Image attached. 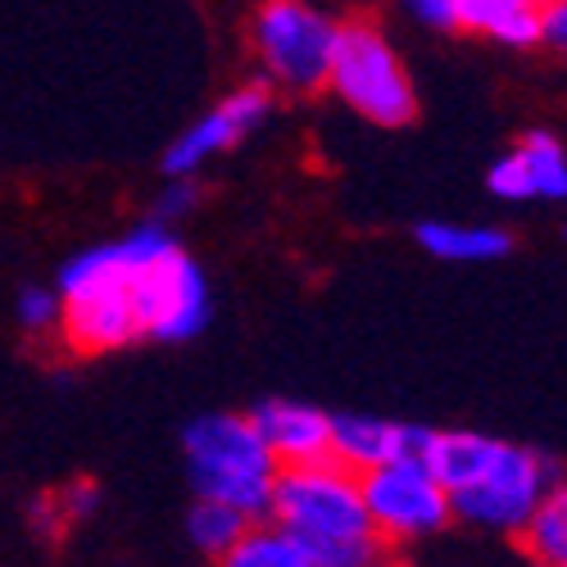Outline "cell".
Listing matches in <instances>:
<instances>
[{
    "label": "cell",
    "instance_id": "cell-1",
    "mask_svg": "<svg viewBox=\"0 0 567 567\" xmlns=\"http://www.w3.org/2000/svg\"><path fill=\"white\" fill-rule=\"evenodd\" d=\"M141 259V227L123 241L91 246L60 268V337L78 354H110L141 337L132 277Z\"/></svg>",
    "mask_w": 567,
    "mask_h": 567
},
{
    "label": "cell",
    "instance_id": "cell-2",
    "mask_svg": "<svg viewBox=\"0 0 567 567\" xmlns=\"http://www.w3.org/2000/svg\"><path fill=\"white\" fill-rule=\"evenodd\" d=\"M182 458L196 499H218L246 513L250 523L268 517L272 482L281 463L264 445L250 413H200L182 427Z\"/></svg>",
    "mask_w": 567,
    "mask_h": 567
},
{
    "label": "cell",
    "instance_id": "cell-3",
    "mask_svg": "<svg viewBox=\"0 0 567 567\" xmlns=\"http://www.w3.org/2000/svg\"><path fill=\"white\" fill-rule=\"evenodd\" d=\"M132 300H136L141 337L164 341V346L200 337L214 313L200 264L173 241V231L164 223H141V259L132 277Z\"/></svg>",
    "mask_w": 567,
    "mask_h": 567
},
{
    "label": "cell",
    "instance_id": "cell-4",
    "mask_svg": "<svg viewBox=\"0 0 567 567\" xmlns=\"http://www.w3.org/2000/svg\"><path fill=\"white\" fill-rule=\"evenodd\" d=\"M327 86L368 123L377 127H404L417 118V91L413 78L391 45V37L372 19H350L337 32V55Z\"/></svg>",
    "mask_w": 567,
    "mask_h": 567
},
{
    "label": "cell",
    "instance_id": "cell-5",
    "mask_svg": "<svg viewBox=\"0 0 567 567\" xmlns=\"http://www.w3.org/2000/svg\"><path fill=\"white\" fill-rule=\"evenodd\" d=\"M337 32L341 23L313 10L309 0H264L250 19V45L264 69V82L277 91H291V96L327 91Z\"/></svg>",
    "mask_w": 567,
    "mask_h": 567
},
{
    "label": "cell",
    "instance_id": "cell-6",
    "mask_svg": "<svg viewBox=\"0 0 567 567\" xmlns=\"http://www.w3.org/2000/svg\"><path fill=\"white\" fill-rule=\"evenodd\" d=\"M558 482V463L527 450V445H499L495 463L482 472L472 486L454 491V517L477 532H495V536H517L527 527V517L536 513V504L549 495V486Z\"/></svg>",
    "mask_w": 567,
    "mask_h": 567
},
{
    "label": "cell",
    "instance_id": "cell-7",
    "mask_svg": "<svg viewBox=\"0 0 567 567\" xmlns=\"http://www.w3.org/2000/svg\"><path fill=\"white\" fill-rule=\"evenodd\" d=\"M363 499H368V517H372L377 536L391 549L427 540L454 523L450 491L436 482V472L413 454L363 472Z\"/></svg>",
    "mask_w": 567,
    "mask_h": 567
},
{
    "label": "cell",
    "instance_id": "cell-8",
    "mask_svg": "<svg viewBox=\"0 0 567 567\" xmlns=\"http://www.w3.org/2000/svg\"><path fill=\"white\" fill-rule=\"evenodd\" d=\"M268 110H272L268 86H241V91H231V96H223L218 105H209V110L164 151V173H168V177H192V173H200L209 159L227 155L231 146H241L250 132H259L264 118H268Z\"/></svg>",
    "mask_w": 567,
    "mask_h": 567
},
{
    "label": "cell",
    "instance_id": "cell-9",
    "mask_svg": "<svg viewBox=\"0 0 567 567\" xmlns=\"http://www.w3.org/2000/svg\"><path fill=\"white\" fill-rule=\"evenodd\" d=\"M486 192L508 205H532V200H567V146L536 127L523 132L513 146L491 164Z\"/></svg>",
    "mask_w": 567,
    "mask_h": 567
},
{
    "label": "cell",
    "instance_id": "cell-10",
    "mask_svg": "<svg viewBox=\"0 0 567 567\" xmlns=\"http://www.w3.org/2000/svg\"><path fill=\"white\" fill-rule=\"evenodd\" d=\"M250 417L281 467L332 458V413L327 409H318L309 400L272 395V400H259L250 409Z\"/></svg>",
    "mask_w": 567,
    "mask_h": 567
},
{
    "label": "cell",
    "instance_id": "cell-11",
    "mask_svg": "<svg viewBox=\"0 0 567 567\" xmlns=\"http://www.w3.org/2000/svg\"><path fill=\"white\" fill-rule=\"evenodd\" d=\"M427 427H409V422H386V417H363V413H332V458L346 463L350 472H372L395 458H422L427 450Z\"/></svg>",
    "mask_w": 567,
    "mask_h": 567
},
{
    "label": "cell",
    "instance_id": "cell-12",
    "mask_svg": "<svg viewBox=\"0 0 567 567\" xmlns=\"http://www.w3.org/2000/svg\"><path fill=\"white\" fill-rule=\"evenodd\" d=\"M499 436H486V432H432L427 436V450H422V463L436 472V482L454 495L463 486H472L482 472L495 463L499 454Z\"/></svg>",
    "mask_w": 567,
    "mask_h": 567
},
{
    "label": "cell",
    "instance_id": "cell-13",
    "mask_svg": "<svg viewBox=\"0 0 567 567\" xmlns=\"http://www.w3.org/2000/svg\"><path fill=\"white\" fill-rule=\"evenodd\" d=\"M417 246L445 264H495L513 250V236L495 223H417Z\"/></svg>",
    "mask_w": 567,
    "mask_h": 567
},
{
    "label": "cell",
    "instance_id": "cell-14",
    "mask_svg": "<svg viewBox=\"0 0 567 567\" xmlns=\"http://www.w3.org/2000/svg\"><path fill=\"white\" fill-rule=\"evenodd\" d=\"M540 10L545 0H463V32L527 51L540 45Z\"/></svg>",
    "mask_w": 567,
    "mask_h": 567
},
{
    "label": "cell",
    "instance_id": "cell-15",
    "mask_svg": "<svg viewBox=\"0 0 567 567\" xmlns=\"http://www.w3.org/2000/svg\"><path fill=\"white\" fill-rule=\"evenodd\" d=\"M218 567H318V563L300 536H291L281 523H272V517H259V523H250L246 536L218 558Z\"/></svg>",
    "mask_w": 567,
    "mask_h": 567
},
{
    "label": "cell",
    "instance_id": "cell-16",
    "mask_svg": "<svg viewBox=\"0 0 567 567\" xmlns=\"http://www.w3.org/2000/svg\"><path fill=\"white\" fill-rule=\"evenodd\" d=\"M517 540H523V549L536 567H567V482L563 477L536 504V513L527 517V527L517 532Z\"/></svg>",
    "mask_w": 567,
    "mask_h": 567
},
{
    "label": "cell",
    "instance_id": "cell-17",
    "mask_svg": "<svg viewBox=\"0 0 567 567\" xmlns=\"http://www.w3.org/2000/svg\"><path fill=\"white\" fill-rule=\"evenodd\" d=\"M246 527H250V517L236 513L231 504H218V499H196L192 513H186V540L214 563L246 536Z\"/></svg>",
    "mask_w": 567,
    "mask_h": 567
},
{
    "label": "cell",
    "instance_id": "cell-18",
    "mask_svg": "<svg viewBox=\"0 0 567 567\" xmlns=\"http://www.w3.org/2000/svg\"><path fill=\"white\" fill-rule=\"evenodd\" d=\"M14 313H19V322L28 327V332H45V327H60V291L23 287Z\"/></svg>",
    "mask_w": 567,
    "mask_h": 567
},
{
    "label": "cell",
    "instance_id": "cell-19",
    "mask_svg": "<svg viewBox=\"0 0 567 567\" xmlns=\"http://www.w3.org/2000/svg\"><path fill=\"white\" fill-rule=\"evenodd\" d=\"M404 10L432 32H458L463 28V0H404Z\"/></svg>",
    "mask_w": 567,
    "mask_h": 567
},
{
    "label": "cell",
    "instance_id": "cell-20",
    "mask_svg": "<svg viewBox=\"0 0 567 567\" xmlns=\"http://www.w3.org/2000/svg\"><path fill=\"white\" fill-rule=\"evenodd\" d=\"M196 209V186H192V177H173L168 182V192H159V200H155V223H182L186 214Z\"/></svg>",
    "mask_w": 567,
    "mask_h": 567
},
{
    "label": "cell",
    "instance_id": "cell-21",
    "mask_svg": "<svg viewBox=\"0 0 567 567\" xmlns=\"http://www.w3.org/2000/svg\"><path fill=\"white\" fill-rule=\"evenodd\" d=\"M101 508V491L91 486V482H73L60 499H55V517L60 523H82V517H91Z\"/></svg>",
    "mask_w": 567,
    "mask_h": 567
},
{
    "label": "cell",
    "instance_id": "cell-22",
    "mask_svg": "<svg viewBox=\"0 0 567 567\" xmlns=\"http://www.w3.org/2000/svg\"><path fill=\"white\" fill-rule=\"evenodd\" d=\"M540 41L549 45V51L567 55V0H545V10H540Z\"/></svg>",
    "mask_w": 567,
    "mask_h": 567
}]
</instances>
